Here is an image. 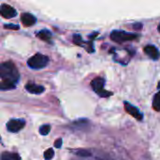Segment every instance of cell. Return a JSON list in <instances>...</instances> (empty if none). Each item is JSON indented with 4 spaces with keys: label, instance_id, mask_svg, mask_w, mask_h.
I'll return each mask as SVG.
<instances>
[{
    "label": "cell",
    "instance_id": "cell-1",
    "mask_svg": "<svg viewBox=\"0 0 160 160\" xmlns=\"http://www.w3.org/2000/svg\"><path fill=\"white\" fill-rule=\"evenodd\" d=\"M19 78V71L12 62L7 61L0 64V79H2V81L15 83Z\"/></svg>",
    "mask_w": 160,
    "mask_h": 160
},
{
    "label": "cell",
    "instance_id": "cell-2",
    "mask_svg": "<svg viewBox=\"0 0 160 160\" xmlns=\"http://www.w3.org/2000/svg\"><path fill=\"white\" fill-rule=\"evenodd\" d=\"M138 38V35L135 33H130L122 30H113L111 33V39L117 43H123L126 41L134 40Z\"/></svg>",
    "mask_w": 160,
    "mask_h": 160
},
{
    "label": "cell",
    "instance_id": "cell-3",
    "mask_svg": "<svg viewBox=\"0 0 160 160\" xmlns=\"http://www.w3.org/2000/svg\"><path fill=\"white\" fill-rule=\"evenodd\" d=\"M48 63H49V57L39 52L33 55L27 61V65L33 69H41L45 68L48 65Z\"/></svg>",
    "mask_w": 160,
    "mask_h": 160
},
{
    "label": "cell",
    "instance_id": "cell-4",
    "mask_svg": "<svg viewBox=\"0 0 160 160\" xmlns=\"http://www.w3.org/2000/svg\"><path fill=\"white\" fill-rule=\"evenodd\" d=\"M104 85H105V81H104V79H102L100 77H98V78L94 79L92 81V82H91V86H92L93 90L100 98H108V97L112 96V93L108 92L107 90H105Z\"/></svg>",
    "mask_w": 160,
    "mask_h": 160
},
{
    "label": "cell",
    "instance_id": "cell-5",
    "mask_svg": "<svg viewBox=\"0 0 160 160\" xmlns=\"http://www.w3.org/2000/svg\"><path fill=\"white\" fill-rule=\"evenodd\" d=\"M25 126V121L23 119H11L7 124V129L9 132L16 133L22 130Z\"/></svg>",
    "mask_w": 160,
    "mask_h": 160
},
{
    "label": "cell",
    "instance_id": "cell-6",
    "mask_svg": "<svg viewBox=\"0 0 160 160\" xmlns=\"http://www.w3.org/2000/svg\"><path fill=\"white\" fill-rule=\"evenodd\" d=\"M124 105H125V109H126L127 112H128V114H130L132 117H134L136 120L142 121V120L143 119L142 113L141 112V111H140L137 107H135L134 105H132L131 103H129V102H128V101H125V102H124Z\"/></svg>",
    "mask_w": 160,
    "mask_h": 160
},
{
    "label": "cell",
    "instance_id": "cell-7",
    "mask_svg": "<svg viewBox=\"0 0 160 160\" xmlns=\"http://www.w3.org/2000/svg\"><path fill=\"white\" fill-rule=\"evenodd\" d=\"M0 14L6 19H11L17 15V11L14 8L8 4H2L0 6Z\"/></svg>",
    "mask_w": 160,
    "mask_h": 160
},
{
    "label": "cell",
    "instance_id": "cell-8",
    "mask_svg": "<svg viewBox=\"0 0 160 160\" xmlns=\"http://www.w3.org/2000/svg\"><path fill=\"white\" fill-rule=\"evenodd\" d=\"M144 52L153 60H158L160 58V52L158 49L154 45H147L144 48Z\"/></svg>",
    "mask_w": 160,
    "mask_h": 160
},
{
    "label": "cell",
    "instance_id": "cell-9",
    "mask_svg": "<svg viewBox=\"0 0 160 160\" xmlns=\"http://www.w3.org/2000/svg\"><path fill=\"white\" fill-rule=\"evenodd\" d=\"M25 89L30 94H35V95H39V94H41V93H43L45 91V88L42 85L35 84V83H32V82H28L25 85Z\"/></svg>",
    "mask_w": 160,
    "mask_h": 160
},
{
    "label": "cell",
    "instance_id": "cell-10",
    "mask_svg": "<svg viewBox=\"0 0 160 160\" xmlns=\"http://www.w3.org/2000/svg\"><path fill=\"white\" fill-rule=\"evenodd\" d=\"M22 22L24 26H31L34 25L37 22V19L34 15L30 14V13H23L22 15Z\"/></svg>",
    "mask_w": 160,
    "mask_h": 160
},
{
    "label": "cell",
    "instance_id": "cell-11",
    "mask_svg": "<svg viewBox=\"0 0 160 160\" xmlns=\"http://www.w3.org/2000/svg\"><path fill=\"white\" fill-rule=\"evenodd\" d=\"M0 160H21V157L16 153L4 152L0 157Z\"/></svg>",
    "mask_w": 160,
    "mask_h": 160
},
{
    "label": "cell",
    "instance_id": "cell-12",
    "mask_svg": "<svg viewBox=\"0 0 160 160\" xmlns=\"http://www.w3.org/2000/svg\"><path fill=\"white\" fill-rule=\"evenodd\" d=\"M37 36L42 39V40H45V41H50L51 38H52V34L48 31V30H42L40 32H38L37 34Z\"/></svg>",
    "mask_w": 160,
    "mask_h": 160
},
{
    "label": "cell",
    "instance_id": "cell-13",
    "mask_svg": "<svg viewBox=\"0 0 160 160\" xmlns=\"http://www.w3.org/2000/svg\"><path fill=\"white\" fill-rule=\"evenodd\" d=\"M16 87L15 83H12V82H0V90H3V91H6V90H11V89H14Z\"/></svg>",
    "mask_w": 160,
    "mask_h": 160
},
{
    "label": "cell",
    "instance_id": "cell-14",
    "mask_svg": "<svg viewBox=\"0 0 160 160\" xmlns=\"http://www.w3.org/2000/svg\"><path fill=\"white\" fill-rule=\"evenodd\" d=\"M153 109L157 112H160V90L159 92H158L155 97H154V100H153Z\"/></svg>",
    "mask_w": 160,
    "mask_h": 160
},
{
    "label": "cell",
    "instance_id": "cell-15",
    "mask_svg": "<svg viewBox=\"0 0 160 160\" xmlns=\"http://www.w3.org/2000/svg\"><path fill=\"white\" fill-rule=\"evenodd\" d=\"M51 131V126L50 125H43L39 128V133L42 136H46L50 133Z\"/></svg>",
    "mask_w": 160,
    "mask_h": 160
},
{
    "label": "cell",
    "instance_id": "cell-16",
    "mask_svg": "<svg viewBox=\"0 0 160 160\" xmlns=\"http://www.w3.org/2000/svg\"><path fill=\"white\" fill-rule=\"evenodd\" d=\"M53 157H54V152H53L52 149H48L44 153V158H45V160H52Z\"/></svg>",
    "mask_w": 160,
    "mask_h": 160
},
{
    "label": "cell",
    "instance_id": "cell-17",
    "mask_svg": "<svg viewBox=\"0 0 160 160\" xmlns=\"http://www.w3.org/2000/svg\"><path fill=\"white\" fill-rule=\"evenodd\" d=\"M76 155L81 157V158H88L91 156V153L87 150H79L76 152Z\"/></svg>",
    "mask_w": 160,
    "mask_h": 160
},
{
    "label": "cell",
    "instance_id": "cell-18",
    "mask_svg": "<svg viewBox=\"0 0 160 160\" xmlns=\"http://www.w3.org/2000/svg\"><path fill=\"white\" fill-rule=\"evenodd\" d=\"M73 38H73L74 42H75L77 45L82 46V44L83 43V41H82V39L81 36H80V35H74V37H73Z\"/></svg>",
    "mask_w": 160,
    "mask_h": 160
},
{
    "label": "cell",
    "instance_id": "cell-19",
    "mask_svg": "<svg viewBox=\"0 0 160 160\" xmlns=\"http://www.w3.org/2000/svg\"><path fill=\"white\" fill-rule=\"evenodd\" d=\"M4 27L8 28V29H11V30H19L20 29V26L17 24H5Z\"/></svg>",
    "mask_w": 160,
    "mask_h": 160
},
{
    "label": "cell",
    "instance_id": "cell-20",
    "mask_svg": "<svg viewBox=\"0 0 160 160\" xmlns=\"http://www.w3.org/2000/svg\"><path fill=\"white\" fill-rule=\"evenodd\" d=\"M62 146V139H57L54 142V147L55 148H60Z\"/></svg>",
    "mask_w": 160,
    "mask_h": 160
},
{
    "label": "cell",
    "instance_id": "cell-21",
    "mask_svg": "<svg viewBox=\"0 0 160 160\" xmlns=\"http://www.w3.org/2000/svg\"><path fill=\"white\" fill-rule=\"evenodd\" d=\"M133 27H134L136 30H138V29H141V28L142 27V24L141 22H137L136 24H134V25H133Z\"/></svg>",
    "mask_w": 160,
    "mask_h": 160
},
{
    "label": "cell",
    "instance_id": "cell-22",
    "mask_svg": "<svg viewBox=\"0 0 160 160\" xmlns=\"http://www.w3.org/2000/svg\"><path fill=\"white\" fill-rule=\"evenodd\" d=\"M158 32L160 33V23L158 24Z\"/></svg>",
    "mask_w": 160,
    "mask_h": 160
}]
</instances>
